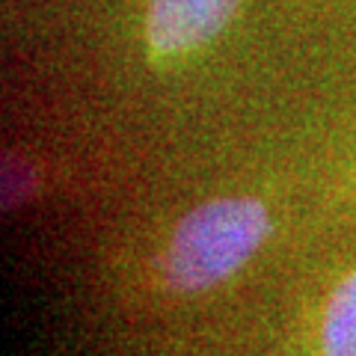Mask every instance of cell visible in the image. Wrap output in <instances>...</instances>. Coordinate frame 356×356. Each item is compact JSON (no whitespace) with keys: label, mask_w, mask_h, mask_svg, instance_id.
Masks as SVG:
<instances>
[{"label":"cell","mask_w":356,"mask_h":356,"mask_svg":"<svg viewBox=\"0 0 356 356\" xmlns=\"http://www.w3.org/2000/svg\"><path fill=\"white\" fill-rule=\"evenodd\" d=\"M267 232L270 217L259 199H211L175 226L166 250V280L175 291H208L250 261Z\"/></svg>","instance_id":"1"},{"label":"cell","mask_w":356,"mask_h":356,"mask_svg":"<svg viewBox=\"0 0 356 356\" xmlns=\"http://www.w3.org/2000/svg\"><path fill=\"white\" fill-rule=\"evenodd\" d=\"M241 0H149L146 39L158 54H184L217 36Z\"/></svg>","instance_id":"2"},{"label":"cell","mask_w":356,"mask_h":356,"mask_svg":"<svg viewBox=\"0 0 356 356\" xmlns=\"http://www.w3.org/2000/svg\"><path fill=\"white\" fill-rule=\"evenodd\" d=\"M324 356H356V270L332 291L321 327Z\"/></svg>","instance_id":"3"}]
</instances>
